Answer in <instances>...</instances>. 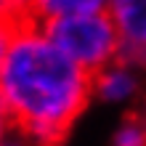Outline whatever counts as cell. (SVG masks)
Returning <instances> with one entry per match:
<instances>
[{
  "label": "cell",
  "instance_id": "cell-1",
  "mask_svg": "<svg viewBox=\"0 0 146 146\" xmlns=\"http://www.w3.org/2000/svg\"><path fill=\"white\" fill-rule=\"evenodd\" d=\"M93 77L69 61L35 21L8 27L0 64V101L19 133L58 146L93 101Z\"/></svg>",
  "mask_w": 146,
  "mask_h": 146
},
{
  "label": "cell",
  "instance_id": "cell-7",
  "mask_svg": "<svg viewBox=\"0 0 146 146\" xmlns=\"http://www.w3.org/2000/svg\"><path fill=\"white\" fill-rule=\"evenodd\" d=\"M0 8L11 24L24 21V0H0Z\"/></svg>",
  "mask_w": 146,
  "mask_h": 146
},
{
  "label": "cell",
  "instance_id": "cell-9",
  "mask_svg": "<svg viewBox=\"0 0 146 146\" xmlns=\"http://www.w3.org/2000/svg\"><path fill=\"white\" fill-rule=\"evenodd\" d=\"M0 146H37V143L32 141V138H27L24 133L13 130L11 135H8V138H3V141H0Z\"/></svg>",
  "mask_w": 146,
  "mask_h": 146
},
{
  "label": "cell",
  "instance_id": "cell-8",
  "mask_svg": "<svg viewBox=\"0 0 146 146\" xmlns=\"http://www.w3.org/2000/svg\"><path fill=\"white\" fill-rule=\"evenodd\" d=\"M13 130H16V127H13V122H11V114H8V109L3 106V101H0V141L8 138Z\"/></svg>",
  "mask_w": 146,
  "mask_h": 146
},
{
  "label": "cell",
  "instance_id": "cell-2",
  "mask_svg": "<svg viewBox=\"0 0 146 146\" xmlns=\"http://www.w3.org/2000/svg\"><path fill=\"white\" fill-rule=\"evenodd\" d=\"M45 32L61 48V53L90 77L122 56L117 29L106 11L53 21L45 27Z\"/></svg>",
  "mask_w": 146,
  "mask_h": 146
},
{
  "label": "cell",
  "instance_id": "cell-5",
  "mask_svg": "<svg viewBox=\"0 0 146 146\" xmlns=\"http://www.w3.org/2000/svg\"><path fill=\"white\" fill-rule=\"evenodd\" d=\"M109 0H24V21L48 27L53 21L106 11Z\"/></svg>",
  "mask_w": 146,
  "mask_h": 146
},
{
  "label": "cell",
  "instance_id": "cell-4",
  "mask_svg": "<svg viewBox=\"0 0 146 146\" xmlns=\"http://www.w3.org/2000/svg\"><path fill=\"white\" fill-rule=\"evenodd\" d=\"M90 85H93V101H98L104 106L125 109L141 98L143 72L135 69L133 64H127L125 58H117V61H111L109 66L93 74Z\"/></svg>",
  "mask_w": 146,
  "mask_h": 146
},
{
  "label": "cell",
  "instance_id": "cell-11",
  "mask_svg": "<svg viewBox=\"0 0 146 146\" xmlns=\"http://www.w3.org/2000/svg\"><path fill=\"white\" fill-rule=\"evenodd\" d=\"M8 27H11V21L5 19V13H3V8H0V32H3V29H8Z\"/></svg>",
  "mask_w": 146,
  "mask_h": 146
},
{
  "label": "cell",
  "instance_id": "cell-10",
  "mask_svg": "<svg viewBox=\"0 0 146 146\" xmlns=\"http://www.w3.org/2000/svg\"><path fill=\"white\" fill-rule=\"evenodd\" d=\"M5 37H8V29L0 32V64H3V53H5Z\"/></svg>",
  "mask_w": 146,
  "mask_h": 146
},
{
  "label": "cell",
  "instance_id": "cell-3",
  "mask_svg": "<svg viewBox=\"0 0 146 146\" xmlns=\"http://www.w3.org/2000/svg\"><path fill=\"white\" fill-rule=\"evenodd\" d=\"M106 13L119 37V58L146 74V0H109Z\"/></svg>",
  "mask_w": 146,
  "mask_h": 146
},
{
  "label": "cell",
  "instance_id": "cell-6",
  "mask_svg": "<svg viewBox=\"0 0 146 146\" xmlns=\"http://www.w3.org/2000/svg\"><path fill=\"white\" fill-rule=\"evenodd\" d=\"M109 146H146V127L141 114H127L109 135Z\"/></svg>",
  "mask_w": 146,
  "mask_h": 146
},
{
  "label": "cell",
  "instance_id": "cell-12",
  "mask_svg": "<svg viewBox=\"0 0 146 146\" xmlns=\"http://www.w3.org/2000/svg\"><path fill=\"white\" fill-rule=\"evenodd\" d=\"M141 119H143V127H146V106H143V111H141Z\"/></svg>",
  "mask_w": 146,
  "mask_h": 146
}]
</instances>
